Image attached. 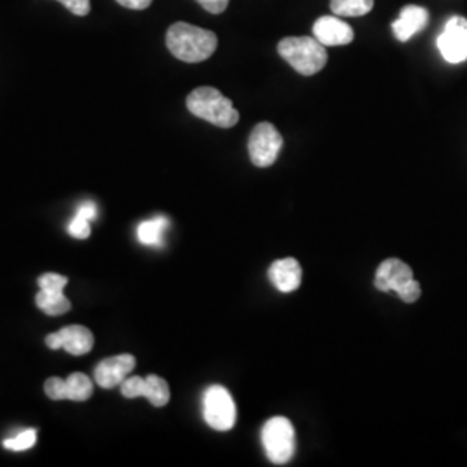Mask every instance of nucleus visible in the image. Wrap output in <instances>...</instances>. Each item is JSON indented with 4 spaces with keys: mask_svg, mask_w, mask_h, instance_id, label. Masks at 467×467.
<instances>
[{
    "mask_svg": "<svg viewBox=\"0 0 467 467\" xmlns=\"http://www.w3.org/2000/svg\"><path fill=\"white\" fill-rule=\"evenodd\" d=\"M217 35L189 23H175L168 28L167 47L184 63H201L217 50Z\"/></svg>",
    "mask_w": 467,
    "mask_h": 467,
    "instance_id": "f257e3e1",
    "label": "nucleus"
},
{
    "mask_svg": "<svg viewBox=\"0 0 467 467\" xmlns=\"http://www.w3.org/2000/svg\"><path fill=\"white\" fill-rule=\"evenodd\" d=\"M185 104L194 117L220 129H233L239 121V111L234 108L233 100L213 87H200L192 90Z\"/></svg>",
    "mask_w": 467,
    "mask_h": 467,
    "instance_id": "f03ea898",
    "label": "nucleus"
},
{
    "mask_svg": "<svg viewBox=\"0 0 467 467\" xmlns=\"http://www.w3.org/2000/svg\"><path fill=\"white\" fill-rule=\"evenodd\" d=\"M277 52L300 75L312 77L327 65V50L314 36H285L277 44Z\"/></svg>",
    "mask_w": 467,
    "mask_h": 467,
    "instance_id": "7ed1b4c3",
    "label": "nucleus"
},
{
    "mask_svg": "<svg viewBox=\"0 0 467 467\" xmlns=\"http://www.w3.org/2000/svg\"><path fill=\"white\" fill-rule=\"evenodd\" d=\"M374 285L383 293L395 291L405 303H414L420 298V285L414 279L412 268L399 258L384 260L376 272Z\"/></svg>",
    "mask_w": 467,
    "mask_h": 467,
    "instance_id": "20e7f679",
    "label": "nucleus"
},
{
    "mask_svg": "<svg viewBox=\"0 0 467 467\" xmlns=\"http://www.w3.org/2000/svg\"><path fill=\"white\" fill-rule=\"evenodd\" d=\"M262 441L272 464H287L296 451V434L289 419L277 416L268 419L262 430Z\"/></svg>",
    "mask_w": 467,
    "mask_h": 467,
    "instance_id": "39448f33",
    "label": "nucleus"
},
{
    "mask_svg": "<svg viewBox=\"0 0 467 467\" xmlns=\"http://www.w3.org/2000/svg\"><path fill=\"white\" fill-rule=\"evenodd\" d=\"M202 416L206 424L215 431L233 430L237 410H235V403L231 393L223 386L213 384L204 391Z\"/></svg>",
    "mask_w": 467,
    "mask_h": 467,
    "instance_id": "423d86ee",
    "label": "nucleus"
},
{
    "mask_svg": "<svg viewBox=\"0 0 467 467\" xmlns=\"http://www.w3.org/2000/svg\"><path fill=\"white\" fill-rule=\"evenodd\" d=\"M281 150H283V135L279 134V130L272 123L262 121L253 129L248 140V150H250L251 163L254 167H272Z\"/></svg>",
    "mask_w": 467,
    "mask_h": 467,
    "instance_id": "0eeeda50",
    "label": "nucleus"
},
{
    "mask_svg": "<svg viewBox=\"0 0 467 467\" xmlns=\"http://www.w3.org/2000/svg\"><path fill=\"white\" fill-rule=\"evenodd\" d=\"M67 277L59 274H44L38 277L40 291L35 298L36 306L50 317H57L69 312L71 301L63 295V289L67 287Z\"/></svg>",
    "mask_w": 467,
    "mask_h": 467,
    "instance_id": "6e6552de",
    "label": "nucleus"
},
{
    "mask_svg": "<svg viewBox=\"0 0 467 467\" xmlns=\"http://www.w3.org/2000/svg\"><path fill=\"white\" fill-rule=\"evenodd\" d=\"M438 49L443 59L451 65L464 63L467 59V19L462 16H451L443 34L438 36Z\"/></svg>",
    "mask_w": 467,
    "mask_h": 467,
    "instance_id": "1a4fd4ad",
    "label": "nucleus"
},
{
    "mask_svg": "<svg viewBox=\"0 0 467 467\" xmlns=\"http://www.w3.org/2000/svg\"><path fill=\"white\" fill-rule=\"evenodd\" d=\"M119 391L125 399H137L146 397L154 407H165L170 401V386L167 381L156 374H150L146 378L132 376L127 378L119 384Z\"/></svg>",
    "mask_w": 467,
    "mask_h": 467,
    "instance_id": "9d476101",
    "label": "nucleus"
},
{
    "mask_svg": "<svg viewBox=\"0 0 467 467\" xmlns=\"http://www.w3.org/2000/svg\"><path fill=\"white\" fill-rule=\"evenodd\" d=\"M46 395L50 400H88L94 393V383L84 372H73L67 379L49 378L44 384Z\"/></svg>",
    "mask_w": 467,
    "mask_h": 467,
    "instance_id": "9b49d317",
    "label": "nucleus"
},
{
    "mask_svg": "<svg viewBox=\"0 0 467 467\" xmlns=\"http://www.w3.org/2000/svg\"><path fill=\"white\" fill-rule=\"evenodd\" d=\"M46 345L50 350H67V353L80 357L94 348V334L85 326H67L57 333L46 337Z\"/></svg>",
    "mask_w": 467,
    "mask_h": 467,
    "instance_id": "f8f14e48",
    "label": "nucleus"
},
{
    "mask_svg": "<svg viewBox=\"0 0 467 467\" xmlns=\"http://www.w3.org/2000/svg\"><path fill=\"white\" fill-rule=\"evenodd\" d=\"M135 366H137V360L130 353L109 357V358H104L98 364V368H94V379L100 388L113 389L130 376Z\"/></svg>",
    "mask_w": 467,
    "mask_h": 467,
    "instance_id": "ddd939ff",
    "label": "nucleus"
},
{
    "mask_svg": "<svg viewBox=\"0 0 467 467\" xmlns=\"http://www.w3.org/2000/svg\"><path fill=\"white\" fill-rule=\"evenodd\" d=\"M314 36L322 46H348L353 42V30L350 25L345 23L339 16L318 17L314 25Z\"/></svg>",
    "mask_w": 467,
    "mask_h": 467,
    "instance_id": "4468645a",
    "label": "nucleus"
},
{
    "mask_svg": "<svg viewBox=\"0 0 467 467\" xmlns=\"http://www.w3.org/2000/svg\"><path fill=\"white\" fill-rule=\"evenodd\" d=\"M301 272L300 262L296 258H283L274 262L268 268V279L274 284L275 289L281 293H293L300 287Z\"/></svg>",
    "mask_w": 467,
    "mask_h": 467,
    "instance_id": "2eb2a0df",
    "label": "nucleus"
},
{
    "mask_svg": "<svg viewBox=\"0 0 467 467\" xmlns=\"http://www.w3.org/2000/svg\"><path fill=\"white\" fill-rule=\"evenodd\" d=\"M430 21V13L420 5H405L400 11V16L393 21V34L400 40L407 42L414 35L422 32Z\"/></svg>",
    "mask_w": 467,
    "mask_h": 467,
    "instance_id": "dca6fc26",
    "label": "nucleus"
},
{
    "mask_svg": "<svg viewBox=\"0 0 467 467\" xmlns=\"http://www.w3.org/2000/svg\"><path fill=\"white\" fill-rule=\"evenodd\" d=\"M170 220L165 215H156L137 227V239L146 246H161L165 243Z\"/></svg>",
    "mask_w": 467,
    "mask_h": 467,
    "instance_id": "f3484780",
    "label": "nucleus"
},
{
    "mask_svg": "<svg viewBox=\"0 0 467 467\" xmlns=\"http://www.w3.org/2000/svg\"><path fill=\"white\" fill-rule=\"evenodd\" d=\"M374 7V0H331V11L336 16H366Z\"/></svg>",
    "mask_w": 467,
    "mask_h": 467,
    "instance_id": "a211bd4d",
    "label": "nucleus"
},
{
    "mask_svg": "<svg viewBox=\"0 0 467 467\" xmlns=\"http://www.w3.org/2000/svg\"><path fill=\"white\" fill-rule=\"evenodd\" d=\"M35 443H36V431L35 430H25V431H21L16 436L7 438V440L2 441V445L7 451H30Z\"/></svg>",
    "mask_w": 467,
    "mask_h": 467,
    "instance_id": "6ab92c4d",
    "label": "nucleus"
},
{
    "mask_svg": "<svg viewBox=\"0 0 467 467\" xmlns=\"http://www.w3.org/2000/svg\"><path fill=\"white\" fill-rule=\"evenodd\" d=\"M90 233H92L90 231V220L80 217V215H75V218L67 225V234L77 237V239H87Z\"/></svg>",
    "mask_w": 467,
    "mask_h": 467,
    "instance_id": "aec40b11",
    "label": "nucleus"
},
{
    "mask_svg": "<svg viewBox=\"0 0 467 467\" xmlns=\"http://www.w3.org/2000/svg\"><path fill=\"white\" fill-rule=\"evenodd\" d=\"M75 16H87L90 13V0H57Z\"/></svg>",
    "mask_w": 467,
    "mask_h": 467,
    "instance_id": "412c9836",
    "label": "nucleus"
},
{
    "mask_svg": "<svg viewBox=\"0 0 467 467\" xmlns=\"http://www.w3.org/2000/svg\"><path fill=\"white\" fill-rule=\"evenodd\" d=\"M196 2L210 15H222L229 5V0H196Z\"/></svg>",
    "mask_w": 467,
    "mask_h": 467,
    "instance_id": "4be33fe9",
    "label": "nucleus"
},
{
    "mask_svg": "<svg viewBox=\"0 0 467 467\" xmlns=\"http://www.w3.org/2000/svg\"><path fill=\"white\" fill-rule=\"evenodd\" d=\"M77 215L87 218V220H94L98 218V204L94 201H85L80 206H78V212Z\"/></svg>",
    "mask_w": 467,
    "mask_h": 467,
    "instance_id": "5701e85b",
    "label": "nucleus"
},
{
    "mask_svg": "<svg viewBox=\"0 0 467 467\" xmlns=\"http://www.w3.org/2000/svg\"><path fill=\"white\" fill-rule=\"evenodd\" d=\"M119 5L127 7V9H134V11H142V9H148L152 0H117Z\"/></svg>",
    "mask_w": 467,
    "mask_h": 467,
    "instance_id": "b1692460",
    "label": "nucleus"
}]
</instances>
